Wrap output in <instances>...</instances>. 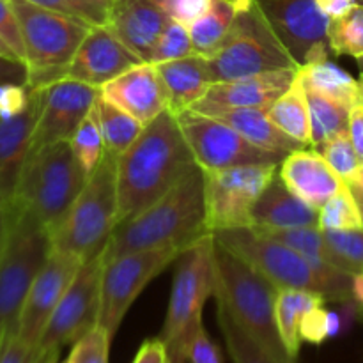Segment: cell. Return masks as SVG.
Listing matches in <instances>:
<instances>
[{
    "label": "cell",
    "mask_w": 363,
    "mask_h": 363,
    "mask_svg": "<svg viewBox=\"0 0 363 363\" xmlns=\"http://www.w3.org/2000/svg\"><path fill=\"white\" fill-rule=\"evenodd\" d=\"M195 167L177 117L165 110L117 158V225L145 211Z\"/></svg>",
    "instance_id": "cell-1"
},
{
    "label": "cell",
    "mask_w": 363,
    "mask_h": 363,
    "mask_svg": "<svg viewBox=\"0 0 363 363\" xmlns=\"http://www.w3.org/2000/svg\"><path fill=\"white\" fill-rule=\"evenodd\" d=\"M209 234L204 172L195 167L145 211L116 227L106 245L105 261L167 245L188 248Z\"/></svg>",
    "instance_id": "cell-2"
},
{
    "label": "cell",
    "mask_w": 363,
    "mask_h": 363,
    "mask_svg": "<svg viewBox=\"0 0 363 363\" xmlns=\"http://www.w3.org/2000/svg\"><path fill=\"white\" fill-rule=\"evenodd\" d=\"M213 298L230 312L234 319L280 363H296L287 353L279 326L275 303L279 287L252 268L247 261L213 238Z\"/></svg>",
    "instance_id": "cell-3"
},
{
    "label": "cell",
    "mask_w": 363,
    "mask_h": 363,
    "mask_svg": "<svg viewBox=\"0 0 363 363\" xmlns=\"http://www.w3.org/2000/svg\"><path fill=\"white\" fill-rule=\"evenodd\" d=\"M9 215V236L0 261V351L16 335L28 291L52 252V234L34 213L13 202Z\"/></svg>",
    "instance_id": "cell-4"
},
{
    "label": "cell",
    "mask_w": 363,
    "mask_h": 363,
    "mask_svg": "<svg viewBox=\"0 0 363 363\" xmlns=\"http://www.w3.org/2000/svg\"><path fill=\"white\" fill-rule=\"evenodd\" d=\"M117 158L119 156L106 151L89 176L66 218L52 234L53 250L74 254L84 262L105 254L119 215Z\"/></svg>",
    "instance_id": "cell-5"
},
{
    "label": "cell",
    "mask_w": 363,
    "mask_h": 363,
    "mask_svg": "<svg viewBox=\"0 0 363 363\" xmlns=\"http://www.w3.org/2000/svg\"><path fill=\"white\" fill-rule=\"evenodd\" d=\"M87 179L89 176L74 156L69 140L55 142L28 155L13 202L34 213L53 234Z\"/></svg>",
    "instance_id": "cell-6"
},
{
    "label": "cell",
    "mask_w": 363,
    "mask_h": 363,
    "mask_svg": "<svg viewBox=\"0 0 363 363\" xmlns=\"http://www.w3.org/2000/svg\"><path fill=\"white\" fill-rule=\"evenodd\" d=\"M215 293L213 234L188 247L176 259L169 311L160 332L169 363H186L191 337L202 326V311Z\"/></svg>",
    "instance_id": "cell-7"
},
{
    "label": "cell",
    "mask_w": 363,
    "mask_h": 363,
    "mask_svg": "<svg viewBox=\"0 0 363 363\" xmlns=\"http://www.w3.org/2000/svg\"><path fill=\"white\" fill-rule=\"evenodd\" d=\"M208 64L213 84L277 69H300L298 60L255 0L241 11Z\"/></svg>",
    "instance_id": "cell-8"
},
{
    "label": "cell",
    "mask_w": 363,
    "mask_h": 363,
    "mask_svg": "<svg viewBox=\"0 0 363 363\" xmlns=\"http://www.w3.org/2000/svg\"><path fill=\"white\" fill-rule=\"evenodd\" d=\"M11 4L20 21L28 85L41 89L64 78V71L91 30V25L30 0H11Z\"/></svg>",
    "instance_id": "cell-9"
},
{
    "label": "cell",
    "mask_w": 363,
    "mask_h": 363,
    "mask_svg": "<svg viewBox=\"0 0 363 363\" xmlns=\"http://www.w3.org/2000/svg\"><path fill=\"white\" fill-rule=\"evenodd\" d=\"M213 238L238 257L247 261L279 289L315 291L323 294L326 301L335 303L353 300L351 289L319 275L303 255L272 238L262 236L252 227L216 230L213 233Z\"/></svg>",
    "instance_id": "cell-10"
},
{
    "label": "cell",
    "mask_w": 363,
    "mask_h": 363,
    "mask_svg": "<svg viewBox=\"0 0 363 363\" xmlns=\"http://www.w3.org/2000/svg\"><path fill=\"white\" fill-rule=\"evenodd\" d=\"M184 250L186 248L177 245H167L149 250L130 252L105 261L98 325L112 337V340L138 294Z\"/></svg>",
    "instance_id": "cell-11"
},
{
    "label": "cell",
    "mask_w": 363,
    "mask_h": 363,
    "mask_svg": "<svg viewBox=\"0 0 363 363\" xmlns=\"http://www.w3.org/2000/svg\"><path fill=\"white\" fill-rule=\"evenodd\" d=\"M206 225L209 233L252 227V211L279 165H247L225 170H202Z\"/></svg>",
    "instance_id": "cell-12"
},
{
    "label": "cell",
    "mask_w": 363,
    "mask_h": 363,
    "mask_svg": "<svg viewBox=\"0 0 363 363\" xmlns=\"http://www.w3.org/2000/svg\"><path fill=\"white\" fill-rule=\"evenodd\" d=\"M177 117L181 131L202 170H225L247 165H280L287 155L266 151L248 142L216 117L184 110Z\"/></svg>",
    "instance_id": "cell-13"
},
{
    "label": "cell",
    "mask_w": 363,
    "mask_h": 363,
    "mask_svg": "<svg viewBox=\"0 0 363 363\" xmlns=\"http://www.w3.org/2000/svg\"><path fill=\"white\" fill-rule=\"evenodd\" d=\"M103 268L105 254L80 266L43 332L38 344L41 358L52 353H60V350L67 344L73 346L77 340L98 326Z\"/></svg>",
    "instance_id": "cell-14"
},
{
    "label": "cell",
    "mask_w": 363,
    "mask_h": 363,
    "mask_svg": "<svg viewBox=\"0 0 363 363\" xmlns=\"http://www.w3.org/2000/svg\"><path fill=\"white\" fill-rule=\"evenodd\" d=\"M300 66L328 59L330 20L315 0H255Z\"/></svg>",
    "instance_id": "cell-15"
},
{
    "label": "cell",
    "mask_w": 363,
    "mask_h": 363,
    "mask_svg": "<svg viewBox=\"0 0 363 363\" xmlns=\"http://www.w3.org/2000/svg\"><path fill=\"white\" fill-rule=\"evenodd\" d=\"M98 94L99 89L73 78H60L43 87L41 112L32 137L30 152L55 142L69 140L92 110Z\"/></svg>",
    "instance_id": "cell-16"
},
{
    "label": "cell",
    "mask_w": 363,
    "mask_h": 363,
    "mask_svg": "<svg viewBox=\"0 0 363 363\" xmlns=\"http://www.w3.org/2000/svg\"><path fill=\"white\" fill-rule=\"evenodd\" d=\"M84 264L78 255L67 252H50L45 266L32 284L28 296L21 311L16 335L25 344L38 347L43 332L59 305L60 298L73 282L74 275Z\"/></svg>",
    "instance_id": "cell-17"
},
{
    "label": "cell",
    "mask_w": 363,
    "mask_h": 363,
    "mask_svg": "<svg viewBox=\"0 0 363 363\" xmlns=\"http://www.w3.org/2000/svg\"><path fill=\"white\" fill-rule=\"evenodd\" d=\"M298 69H277L236 80L216 82L190 110L215 116L234 108H259L268 112L273 103L294 84Z\"/></svg>",
    "instance_id": "cell-18"
},
{
    "label": "cell",
    "mask_w": 363,
    "mask_h": 363,
    "mask_svg": "<svg viewBox=\"0 0 363 363\" xmlns=\"http://www.w3.org/2000/svg\"><path fill=\"white\" fill-rule=\"evenodd\" d=\"M142 62L144 60L131 52L106 25H99L91 27L82 45L78 46L73 60L64 71V78H73L101 89L124 71Z\"/></svg>",
    "instance_id": "cell-19"
},
{
    "label": "cell",
    "mask_w": 363,
    "mask_h": 363,
    "mask_svg": "<svg viewBox=\"0 0 363 363\" xmlns=\"http://www.w3.org/2000/svg\"><path fill=\"white\" fill-rule=\"evenodd\" d=\"M43 87L34 89L28 105L20 113L0 117V206L9 208L30 152L32 137L41 112Z\"/></svg>",
    "instance_id": "cell-20"
},
{
    "label": "cell",
    "mask_w": 363,
    "mask_h": 363,
    "mask_svg": "<svg viewBox=\"0 0 363 363\" xmlns=\"http://www.w3.org/2000/svg\"><path fill=\"white\" fill-rule=\"evenodd\" d=\"M99 94L106 101L130 113L144 126L169 110L165 84L160 77L158 67L151 62H142L124 71L123 74L103 85Z\"/></svg>",
    "instance_id": "cell-21"
},
{
    "label": "cell",
    "mask_w": 363,
    "mask_h": 363,
    "mask_svg": "<svg viewBox=\"0 0 363 363\" xmlns=\"http://www.w3.org/2000/svg\"><path fill=\"white\" fill-rule=\"evenodd\" d=\"M279 176L294 195L318 211L346 183L312 147L289 152L279 165Z\"/></svg>",
    "instance_id": "cell-22"
},
{
    "label": "cell",
    "mask_w": 363,
    "mask_h": 363,
    "mask_svg": "<svg viewBox=\"0 0 363 363\" xmlns=\"http://www.w3.org/2000/svg\"><path fill=\"white\" fill-rule=\"evenodd\" d=\"M169 20L152 0H113L106 27L144 62H151L152 50Z\"/></svg>",
    "instance_id": "cell-23"
},
{
    "label": "cell",
    "mask_w": 363,
    "mask_h": 363,
    "mask_svg": "<svg viewBox=\"0 0 363 363\" xmlns=\"http://www.w3.org/2000/svg\"><path fill=\"white\" fill-rule=\"evenodd\" d=\"M169 94V112L179 116L201 101L213 85L208 59L199 53L155 64Z\"/></svg>",
    "instance_id": "cell-24"
},
{
    "label": "cell",
    "mask_w": 363,
    "mask_h": 363,
    "mask_svg": "<svg viewBox=\"0 0 363 363\" xmlns=\"http://www.w3.org/2000/svg\"><path fill=\"white\" fill-rule=\"evenodd\" d=\"M319 211L294 195L279 172L264 188L252 211V227L287 229V227L318 225Z\"/></svg>",
    "instance_id": "cell-25"
},
{
    "label": "cell",
    "mask_w": 363,
    "mask_h": 363,
    "mask_svg": "<svg viewBox=\"0 0 363 363\" xmlns=\"http://www.w3.org/2000/svg\"><path fill=\"white\" fill-rule=\"evenodd\" d=\"M222 123L229 124L230 128L243 135L248 142H252L257 147L266 151L280 152V155H289V152L300 151L307 145L298 142L296 138L289 137L286 131L280 130L266 110L259 108H234L218 112L215 116Z\"/></svg>",
    "instance_id": "cell-26"
},
{
    "label": "cell",
    "mask_w": 363,
    "mask_h": 363,
    "mask_svg": "<svg viewBox=\"0 0 363 363\" xmlns=\"http://www.w3.org/2000/svg\"><path fill=\"white\" fill-rule=\"evenodd\" d=\"M248 2L250 0H211L208 11L190 25L194 52L209 59L220 48Z\"/></svg>",
    "instance_id": "cell-27"
},
{
    "label": "cell",
    "mask_w": 363,
    "mask_h": 363,
    "mask_svg": "<svg viewBox=\"0 0 363 363\" xmlns=\"http://www.w3.org/2000/svg\"><path fill=\"white\" fill-rule=\"evenodd\" d=\"M326 298L315 291L307 289H279L275 303L277 326L280 339L286 346L287 353L294 362L298 360L301 347L300 325L303 315L315 307H323Z\"/></svg>",
    "instance_id": "cell-28"
},
{
    "label": "cell",
    "mask_w": 363,
    "mask_h": 363,
    "mask_svg": "<svg viewBox=\"0 0 363 363\" xmlns=\"http://www.w3.org/2000/svg\"><path fill=\"white\" fill-rule=\"evenodd\" d=\"M298 77L307 87L337 99L350 108L363 101V82L351 77L330 59L303 64L298 69Z\"/></svg>",
    "instance_id": "cell-29"
},
{
    "label": "cell",
    "mask_w": 363,
    "mask_h": 363,
    "mask_svg": "<svg viewBox=\"0 0 363 363\" xmlns=\"http://www.w3.org/2000/svg\"><path fill=\"white\" fill-rule=\"evenodd\" d=\"M268 116L289 137L296 138L307 147H312L311 108H308L307 92L300 77H296L294 84L273 103L272 108L268 110Z\"/></svg>",
    "instance_id": "cell-30"
},
{
    "label": "cell",
    "mask_w": 363,
    "mask_h": 363,
    "mask_svg": "<svg viewBox=\"0 0 363 363\" xmlns=\"http://www.w3.org/2000/svg\"><path fill=\"white\" fill-rule=\"evenodd\" d=\"M305 92H307L308 108H311L312 149H318L335 135L347 131L351 108L307 85H305Z\"/></svg>",
    "instance_id": "cell-31"
},
{
    "label": "cell",
    "mask_w": 363,
    "mask_h": 363,
    "mask_svg": "<svg viewBox=\"0 0 363 363\" xmlns=\"http://www.w3.org/2000/svg\"><path fill=\"white\" fill-rule=\"evenodd\" d=\"M94 112L98 116L99 128H101L105 149L108 152L121 156L144 130V124L138 123L135 117L121 110L113 103L106 101L101 94H98L94 101Z\"/></svg>",
    "instance_id": "cell-32"
},
{
    "label": "cell",
    "mask_w": 363,
    "mask_h": 363,
    "mask_svg": "<svg viewBox=\"0 0 363 363\" xmlns=\"http://www.w3.org/2000/svg\"><path fill=\"white\" fill-rule=\"evenodd\" d=\"M216 321L233 363H280L230 315L220 301H216Z\"/></svg>",
    "instance_id": "cell-33"
},
{
    "label": "cell",
    "mask_w": 363,
    "mask_h": 363,
    "mask_svg": "<svg viewBox=\"0 0 363 363\" xmlns=\"http://www.w3.org/2000/svg\"><path fill=\"white\" fill-rule=\"evenodd\" d=\"M328 45L335 55L363 59V4H357L344 16L330 20Z\"/></svg>",
    "instance_id": "cell-34"
},
{
    "label": "cell",
    "mask_w": 363,
    "mask_h": 363,
    "mask_svg": "<svg viewBox=\"0 0 363 363\" xmlns=\"http://www.w3.org/2000/svg\"><path fill=\"white\" fill-rule=\"evenodd\" d=\"M318 227L321 230L363 229L360 208L347 183L319 209Z\"/></svg>",
    "instance_id": "cell-35"
},
{
    "label": "cell",
    "mask_w": 363,
    "mask_h": 363,
    "mask_svg": "<svg viewBox=\"0 0 363 363\" xmlns=\"http://www.w3.org/2000/svg\"><path fill=\"white\" fill-rule=\"evenodd\" d=\"M71 149H73L74 156L80 162L82 169L85 170L87 176H91L99 165V162L105 156V140H103L101 128H99L98 116L94 112V106L89 112V116L82 121L80 126L69 138Z\"/></svg>",
    "instance_id": "cell-36"
},
{
    "label": "cell",
    "mask_w": 363,
    "mask_h": 363,
    "mask_svg": "<svg viewBox=\"0 0 363 363\" xmlns=\"http://www.w3.org/2000/svg\"><path fill=\"white\" fill-rule=\"evenodd\" d=\"M30 2L64 14V16L84 21L91 27L108 23L110 11L113 6V0H30Z\"/></svg>",
    "instance_id": "cell-37"
},
{
    "label": "cell",
    "mask_w": 363,
    "mask_h": 363,
    "mask_svg": "<svg viewBox=\"0 0 363 363\" xmlns=\"http://www.w3.org/2000/svg\"><path fill=\"white\" fill-rule=\"evenodd\" d=\"M194 52V43H191L190 27L179 23L176 20H169L163 32L156 41L155 50L151 53V64L169 62V60L183 59L191 55Z\"/></svg>",
    "instance_id": "cell-38"
},
{
    "label": "cell",
    "mask_w": 363,
    "mask_h": 363,
    "mask_svg": "<svg viewBox=\"0 0 363 363\" xmlns=\"http://www.w3.org/2000/svg\"><path fill=\"white\" fill-rule=\"evenodd\" d=\"M321 152L323 158L328 162V165L342 177L344 181L350 179L358 169H360V158H358L357 151H354L353 140L350 137V131L335 135L333 138L326 140L321 147L315 149Z\"/></svg>",
    "instance_id": "cell-39"
},
{
    "label": "cell",
    "mask_w": 363,
    "mask_h": 363,
    "mask_svg": "<svg viewBox=\"0 0 363 363\" xmlns=\"http://www.w3.org/2000/svg\"><path fill=\"white\" fill-rule=\"evenodd\" d=\"M325 240L342 261L351 275L363 269V229L357 230H323Z\"/></svg>",
    "instance_id": "cell-40"
},
{
    "label": "cell",
    "mask_w": 363,
    "mask_h": 363,
    "mask_svg": "<svg viewBox=\"0 0 363 363\" xmlns=\"http://www.w3.org/2000/svg\"><path fill=\"white\" fill-rule=\"evenodd\" d=\"M110 344L112 337L98 325L73 344L66 363H108Z\"/></svg>",
    "instance_id": "cell-41"
},
{
    "label": "cell",
    "mask_w": 363,
    "mask_h": 363,
    "mask_svg": "<svg viewBox=\"0 0 363 363\" xmlns=\"http://www.w3.org/2000/svg\"><path fill=\"white\" fill-rule=\"evenodd\" d=\"M0 39L9 46L16 59L25 62V48L20 21H18L11 0H0Z\"/></svg>",
    "instance_id": "cell-42"
},
{
    "label": "cell",
    "mask_w": 363,
    "mask_h": 363,
    "mask_svg": "<svg viewBox=\"0 0 363 363\" xmlns=\"http://www.w3.org/2000/svg\"><path fill=\"white\" fill-rule=\"evenodd\" d=\"M170 20L190 27L208 11L211 0H152Z\"/></svg>",
    "instance_id": "cell-43"
},
{
    "label": "cell",
    "mask_w": 363,
    "mask_h": 363,
    "mask_svg": "<svg viewBox=\"0 0 363 363\" xmlns=\"http://www.w3.org/2000/svg\"><path fill=\"white\" fill-rule=\"evenodd\" d=\"M301 342L321 346L330 339V311L315 307L303 315L300 325Z\"/></svg>",
    "instance_id": "cell-44"
},
{
    "label": "cell",
    "mask_w": 363,
    "mask_h": 363,
    "mask_svg": "<svg viewBox=\"0 0 363 363\" xmlns=\"http://www.w3.org/2000/svg\"><path fill=\"white\" fill-rule=\"evenodd\" d=\"M186 363H223L220 347L209 339L204 325L199 326L186 351Z\"/></svg>",
    "instance_id": "cell-45"
},
{
    "label": "cell",
    "mask_w": 363,
    "mask_h": 363,
    "mask_svg": "<svg viewBox=\"0 0 363 363\" xmlns=\"http://www.w3.org/2000/svg\"><path fill=\"white\" fill-rule=\"evenodd\" d=\"M38 347L25 344L18 335H13L0 351V363H41Z\"/></svg>",
    "instance_id": "cell-46"
},
{
    "label": "cell",
    "mask_w": 363,
    "mask_h": 363,
    "mask_svg": "<svg viewBox=\"0 0 363 363\" xmlns=\"http://www.w3.org/2000/svg\"><path fill=\"white\" fill-rule=\"evenodd\" d=\"M7 85H28V66L20 59L0 55V89Z\"/></svg>",
    "instance_id": "cell-47"
},
{
    "label": "cell",
    "mask_w": 363,
    "mask_h": 363,
    "mask_svg": "<svg viewBox=\"0 0 363 363\" xmlns=\"http://www.w3.org/2000/svg\"><path fill=\"white\" fill-rule=\"evenodd\" d=\"M133 363H169L167 347L160 337L147 339L135 354Z\"/></svg>",
    "instance_id": "cell-48"
},
{
    "label": "cell",
    "mask_w": 363,
    "mask_h": 363,
    "mask_svg": "<svg viewBox=\"0 0 363 363\" xmlns=\"http://www.w3.org/2000/svg\"><path fill=\"white\" fill-rule=\"evenodd\" d=\"M347 131H350L354 151H357L360 163L363 165V101L350 110V126H347Z\"/></svg>",
    "instance_id": "cell-49"
},
{
    "label": "cell",
    "mask_w": 363,
    "mask_h": 363,
    "mask_svg": "<svg viewBox=\"0 0 363 363\" xmlns=\"http://www.w3.org/2000/svg\"><path fill=\"white\" fill-rule=\"evenodd\" d=\"M357 4L358 0H315V6L319 7V11H321L328 20H335V18L344 16V14L350 13Z\"/></svg>",
    "instance_id": "cell-50"
},
{
    "label": "cell",
    "mask_w": 363,
    "mask_h": 363,
    "mask_svg": "<svg viewBox=\"0 0 363 363\" xmlns=\"http://www.w3.org/2000/svg\"><path fill=\"white\" fill-rule=\"evenodd\" d=\"M9 208H7V206H0V261H2L4 250H6L7 236H9Z\"/></svg>",
    "instance_id": "cell-51"
},
{
    "label": "cell",
    "mask_w": 363,
    "mask_h": 363,
    "mask_svg": "<svg viewBox=\"0 0 363 363\" xmlns=\"http://www.w3.org/2000/svg\"><path fill=\"white\" fill-rule=\"evenodd\" d=\"M351 293H353L354 303L360 308H363V269L358 272L357 275H353V287H351Z\"/></svg>",
    "instance_id": "cell-52"
},
{
    "label": "cell",
    "mask_w": 363,
    "mask_h": 363,
    "mask_svg": "<svg viewBox=\"0 0 363 363\" xmlns=\"http://www.w3.org/2000/svg\"><path fill=\"white\" fill-rule=\"evenodd\" d=\"M346 183L353 191H360V194H363V165H360V169H358Z\"/></svg>",
    "instance_id": "cell-53"
},
{
    "label": "cell",
    "mask_w": 363,
    "mask_h": 363,
    "mask_svg": "<svg viewBox=\"0 0 363 363\" xmlns=\"http://www.w3.org/2000/svg\"><path fill=\"white\" fill-rule=\"evenodd\" d=\"M0 55H7V57H14V53L11 52V48L9 46L6 45V43L2 41V39H0ZM14 59H16V57H14Z\"/></svg>",
    "instance_id": "cell-54"
},
{
    "label": "cell",
    "mask_w": 363,
    "mask_h": 363,
    "mask_svg": "<svg viewBox=\"0 0 363 363\" xmlns=\"http://www.w3.org/2000/svg\"><path fill=\"white\" fill-rule=\"evenodd\" d=\"M41 363H66V362H59V353H52L48 357L43 358Z\"/></svg>",
    "instance_id": "cell-55"
},
{
    "label": "cell",
    "mask_w": 363,
    "mask_h": 363,
    "mask_svg": "<svg viewBox=\"0 0 363 363\" xmlns=\"http://www.w3.org/2000/svg\"><path fill=\"white\" fill-rule=\"evenodd\" d=\"M353 195L358 202V208H360V215H362V222H363V194H360V191H353Z\"/></svg>",
    "instance_id": "cell-56"
},
{
    "label": "cell",
    "mask_w": 363,
    "mask_h": 363,
    "mask_svg": "<svg viewBox=\"0 0 363 363\" xmlns=\"http://www.w3.org/2000/svg\"><path fill=\"white\" fill-rule=\"evenodd\" d=\"M358 64H360V71H362V77H360V80L363 82V59L358 60Z\"/></svg>",
    "instance_id": "cell-57"
},
{
    "label": "cell",
    "mask_w": 363,
    "mask_h": 363,
    "mask_svg": "<svg viewBox=\"0 0 363 363\" xmlns=\"http://www.w3.org/2000/svg\"><path fill=\"white\" fill-rule=\"evenodd\" d=\"M358 318H360L363 321V308H360V307H358Z\"/></svg>",
    "instance_id": "cell-58"
},
{
    "label": "cell",
    "mask_w": 363,
    "mask_h": 363,
    "mask_svg": "<svg viewBox=\"0 0 363 363\" xmlns=\"http://www.w3.org/2000/svg\"><path fill=\"white\" fill-rule=\"evenodd\" d=\"M363 2V0H358V4H362Z\"/></svg>",
    "instance_id": "cell-59"
},
{
    "label": "cell",
    "mask_w": 363,
    "mask_h": 363,
    "mask_svg": "<svg viewBox=\"0 0 363 363\" xmlns=\"http://www.w3.org/2000/svg\"><path fill=\"white\" fill-rule=\"evenodd\" d=\"M362 4H363V2H362Z\"/></svg>",
    "instance_id": "cell-60"
}]
</instances>
